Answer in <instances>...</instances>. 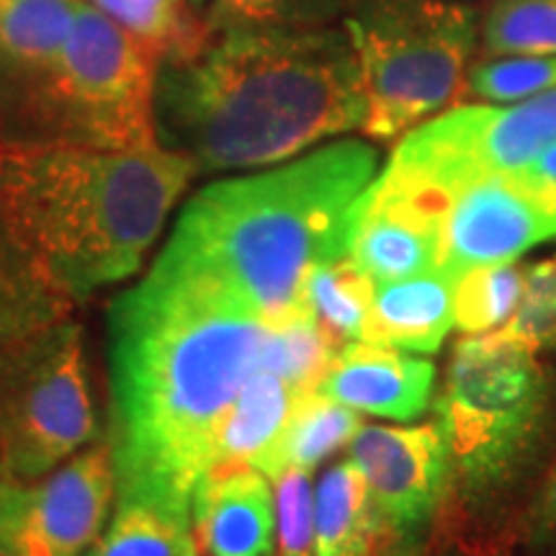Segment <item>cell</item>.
<instances>
[{
  "instance_id": "obj_1",
  "label": "cell",
  "mask_w": 556,
  "mask_h": 556,
  "mask_svg": "<svg viewBox=\"0 0 556 556\" xmlns=\"http://www.w3.org/2000/svg\"><path fill=\"white\" fill-rule=\"evenodd\" d=\"M109 332L116 503L191 516L222 422L266 366L270 325L204 278L155 261L114 299Z\"/></svg>"
},
{
  "instance_id": "obj_2",
  "label": "cell",
  "mask_w": 556,
  "mask_h": 556,
  "mask_svg": "<svg viewBox=\"0 0 556 556\" xmlns=\"http://www.w3.org/2000/svg\"><path fill=\"white\" fill-rule=\"evenodd\" d=\"M364 122V83L343 24L206 31L160 60L157 142L197 173L289 163Z\"/></svg>"
},
{
  "instance_id": "obj_3",
  "label": "cell",
  "mask_w": 556,
  "mask_h": 556,
  "mask_svg": "<svg viewBox=\"0 0 556 556\" xmlns=\"http://www.w3.org/2000/svg\"><path fill=\"white\" fill-rule=\"evenodd\" d=\"M377 168L374 144L332 139L278 168L208 184L157 263L204 278L270 328L309 315L307 278L345 258L348 214Z\"/></svg>"
},
{
  "instance_id": "obj_4",
  "label": "cell",
  "mask_w": 556,
  "mask_h": 556,
  "mask_svg": "<svg viewBox=\"0 0 556 556\" xmlns=\"http://www.w3.org/2000/svg\"><path fill=\"white\" fill-rule=\"evenodd\" d=\"M199 176L176 152L0 139V222L75 304L135 274Z\"/></svg>"
},
{
  "instance_id": "obj_5",
  "label": "cell",
  "mask_w": 556,
  "mask_h": 556,
  "mask_svg": "<svg viewBox=\"0 0 556 556\" xmlns=\"http://www.w3.org/2000/svg\"><path fill=\"white\" fill-rule=\"evenodd\" d=\"M163 52L78 0L60 58L0 111V139L106 150L160 148L155 86Z\"/></svg>"
},
{
  "instance_id": "obj_6",
  "label": "cell",
  "mask_w": 556,
  "mask_h": 556,
  "mask_svg": "<svg viewBox=\"0 0 556 556\" xmlns=\"http://www.w3.org/2000/svg\"><path fill=\"white\" fill-rule=\"evenodd\" d=\"M435 420L448 438L454 492L482 505L516 482L546 433L552 381L536 353L503 332L454 345Z\"/></svg>"
},
{
  "instance_id": "obj_7",
  "label": "cell",
  "mask_w": 556,
  "mask_h": 556,
  "mask_svg": "<svg viewBox=\"0 0 556 556\" xmlns=\"http://www.w3.org/2000/svg\"><path fill=\"white\" fill-rule=\"evenodd\" d=\"M340 24L361 67L364 131L379 142L451 109L482 34L467 0H353Z\"/></svg>"
},
{
  "instance_id": "obj_8",
  "label": "cell",
  "mask_w": 556,
  "mask_h": 556,
  "mask_svg": "<svg viewBox=\"0 0 556 556\" xmlns=\"http://www.w3.org/2000/svg\"><path fill=\"white\" fill-rule=\"evenodd\" d=\"M99 438L73 319L0 348V479L34 482Z\"/></svg>"
},
{
  "instance_id": "obj_9",
  "label": "cell",
  "mask_w": 556,
  "mask_h": 556,
  "mask_svg": "<svg viewBox=\"0 0 556 556\" xmlns=\"http://www.w3.org/2000/svg\"><path fill=\"white\" fill-rule=\"evenodd\" d=\"M554 142L556 88L505 106L467 103L402 135L377 180L433 212L462 186L523 168Z\"/></svg>"
},
{
  "instance_id": "obj_10",
  "label": "cell",
  "mask_w": 556,
  "mask_h": 556,
  "mask_svg": "<svg viewBox=\"0 0 556 556\" xmlns=\"http://www.w3.org/2000/svg\"><path fill=\"white\" fill-rule=\"evenodd\" d=\"M364 471L381 523L379 556H409L433 544L454 495V462L441 422L364 426L348 454Z\"/></svg>"
},
{
  "instance_id": "obj_11",
  "label": "cell",
  "mask_w": 556,
  "mask_h": 556,
  "mask_svg": "<svg viewBox=\"0 0 556 556\" xmlns=\"http://www.w3.org/2000/svg\"><path fill=\"white\" fill-rule=\"evenodd\" d=\"M116 500L109 441L90 443L34 482L0 479V552L86 556Z\"/></svg>"
},
{
  "instance_id": "obj_12",
  "label": "cell",
  "mask_w": 556,
  "mask_h": 556,
  "mask_svg": "<svg viewBox=\"0 0 556 556\" xmlns=\"http://www.w3.org/2000/svg\"><path fill=\"white\" fill-rule=\"evenodd\" d=\"M441 219L438 270L456 281L471 268L518 261L556 240V180L500 173L448 193L433 206Z\"/></svg>"
},
{
  "instance_id": "obj_13",
  "label": "cell",
  "mask_w": 556,
  "mask_h": 556,
  "mask_svg": "<svg viewBox=\"0 0 556 556\" xmlns=\"http://www.w3.org/2000/svg\"><path fill=\"white\" fill-rule=\"evenodd\" d=\"M345 258L374 283L438 270L441 219L374 178L348 214Z\"/></svg>"
},
{
  "instance_id": "obj_14",
  "label": "cell",
  "mask_w": 556,
  "mask_h": 556,
  "mask_svg": "<svg viewBox=\"0 0 556 556\" xmlns=\"http://www.w3.org/2000/svg\"><path fill=\"white\" fill-rule=\"evenodd\" d=\"M435 366L397 348L353 340L340 348L317 392L374 417L409 422L433 402Z\"/></svg>"
},
{
  "instance_id": "obj_15",
  "label": "cell",
  "mask_w": 556,
  "mask_h": 556,
  "mask_svg": "<svg viewBox=\"0 0 556 556\" xmlns=\"http://www.w3.org/2000/svg\"><path fill=\"white\" fill-rule=\"evenodd\" d=\"M191 523L208 556H274V482L255 467L208 469L193 492Z\"/></svg>"
},
{
  "instance_id": "obj_16",
  "label": "cell",
  "mask_w": 556,
  "mask_h": 556,
  "mask_svg": "<svg viewBox=\"0 0 556 556\" xmlns=\"http://www.w3.org/2000/svg\"><path fill=\"white\" fill-rule=\"evenodd\" d=\"M454 294L456 281L443 270L377 283L361 340L430 356L456 328Z\"/></svg>"
},
{
  "instance_id": "obj_17",
  "label": "cell",
  "mask_w": 556,
  "mask_h": 556,
  "mask_svg": "<svg viewBox=\"0 0 556 556\" xmlns=\"http://www.w3.org/2000/svg\"><path fill=\"white\" fill-rule=\"evenodd\" d=\"M78 0H0V111L60 58Z\"/></svg>"
},
{
  "instance_id": "obj_18",
  "label": "cell",
  "mask_w": 556,
  "mask_h": 556,
  "mask_svg": "<svg viewBox=\"0 0 556 556\" xmlns=\"http://www.w3.org/2000/svg\"><path fill=\"white\" fill-rule=\"evenodd\" d=\"M302 394L278 377L268 366H261L242 387L240 397L222 422L212 467H261L268 451L276 446L287 428L291 413Z\"/></svg>"
},
{
  "instance_id": "obj_19",
  "label": "cell",
  "mask_w": 556,
  "mask_h": 556,
  "mask_svg": "<svg viewBox=\"0 0 556 556\" xmlns=\"http://www.w3.org/2000/svg\"><path fill=\"white\" fill-rule=\"evenodd\" d=\"M381 523L366 477L351 458L332 464L315 486V554L379 556Z\"/></svg>"
},
{
  "instance_id": "obj_20",
  "label": "cell",
  "mask_w": 556,
  "mask_h": 556,
  "mask_svg": "<svg viewBox=\"0 0 556 556\" xmlns=\"http://www.w3.org/2000/svg\"><path fill=\"white\" fill-rule=\"evenodd\" d=\"M361 428H364V422H361V413L356 409L325 397L317 389L302 394L281 438L263 458L258 471L268 479L278 477L289 467L315 471L325 458L351 446Z\"/></svg>"
},
{
  "instance_id": "obj_21",
  "label": "cell",
  "mask_w": 556,
  "mask_h": 556,
  "mask_svg": "<svg viewBox=\"0 0 556 556\" xmlns=\"http://www.w3.org/2000/svg\"><path fill=\"white\" fill-rule=\"evenodd\" d=\"M75 302L47 281L0 222V348L73 315Z\"/></svg>"
},
{
  "instance_id": "obj_22",
  "label": "cell",
  "mask_w": 556,
  "mask_h": 556,
  "mask_svg": "<svg viewBox=\"0 0 556 556\" xmlns=\"http://www.w3.org/2000/svg\"><path fill=\"white\" fill-rule=\"evenodd\" d=\"M86 556H199L191 516L150 503H116Z\"/></svg>"
},
{
  "instance_id": "obj_23",
  "label": "cell",
  "mask_w": 556,
  "mask_h": 556,
  "mask_svg": "<svg viewBox=\"0 0 556 556\" xmlns=\"http://www.w3.org/2000/svg\"><path fill=\"white\" fill-rule=\"evenodd\" d=\"M374 291H377V283L364 270L348 258H340L312 270L304 299H307L309 315L317 319L325 336L343 348L345 343L361 340Z\"/></svg>"
},
{
  "instance_id": "obj_24",
  "label": "cell",
  "mask_w": 556,
  "mask_h": 556,
  "mask_svg": "<svg viewBox=\"0 0 556 556\" xmlns=\"http://www.w3.org/2000/svg\"><path fill=\"white\" fill-rule=\"evenodd\" d=\"M526 268L518 261L479 266L456 278L454 312L464 336H486L503 330L520 307Z\"/></svg>"
},
{
  "instance_id": "obj_25",
  "label": "cell",
  "mask_w": 556,
  "mask_h": 556,
  "mask_svg": "<svg viewBox=\"0 0 556 556\" xmlns=\"http://www.w3.org/2000/svg\"><path fill=\"white\" fill-rule=\"evenodd\" d=\"M353 0H212L208 31L235 29H323L336 26Z\"/></svg>"
},
{
  "instance_id": "obj_26",
  "label": "cell",
  "mask_w": 556,
  "mask_h": 556,
  "mask_svg": "<svg viewBox=\"0 0 556 556\" xmlns=\"http://www.w3.org/2000/svg\"><path fill=\"white\" fill-rule=\"evenodd\" d=\"M479 45L492 54H556V0H495Z\"/></svg>"
},
{
  "instance_id": "obj_27",
  "label": "cell",
  "mask_w": 556,
  "mask_h": 556,
  "mask_svg": "<svg viewBox=\"0 0 556 556\" xmlns=\"http://www.w3.org/2000/svg\"><path fill=\"white\" fill-rule=\"evenodd\" d=\"M556 88V54H492L477 60L467 88L477 101L518 103Z\"/></svg>"
},
{
  "instance_id": "obj_28",
  "label": "cell",
  "mask_w": 556,
  "mask_h": 556,
  "mask_svg": "<svg viewBox=\"0 0 556 556\" xmlns=\"http://www.w3.org/2000/svg\"><path fill=\"white\" fill-rule=\"evenodd\" d=\"M124 29L157 47L163 54L189 50L208 31L193 9H173L160 0H86Z\"/></svg>"
},
{
  "instance_id": "obj_29",
  "label": "cell",
  "mask_w": 556,
  "mask_h": 556,
  "mask_svg": "<svg viewBox=\"0 0 556 556\" xmlns=\"http://www.w3.org/2000/svg\"><path fill=\"white\" fill-rule=\"evenodd\" d=\"M505 338L526 345L528 351L556 348V255L526 266V289L520 307L503 330Z\"/></svg>"
},
{
  "instance_id": "obj_30",
  "label": "cell",
  "mask_w": 556,
  "mask_h": 556,
  "mask_svg": "<svg viewBox=\"0 0 556 556\" xmlns=\"http://www.w3.org/2000/svg\"><path fill=\"white\" fill-rule=\"evenodd\" d=\"M276 495L278 556L315 554V484L312 471L289 467L270 479Z\"/></svg>"
},
{
  "instance_id": "obj_31",
  "label": "cell",
  "mask_w": 556,
  "mask_h": 556,
  "mask_svg": "<svg viewBox=\"0 0 556 556\" xmlns=\"http://www.w3.org/2000/svg\"><path fill=\"white\" fill-rule=\"evenodd\" d=\"M523 544L536 554L556 552V464L523 518Z\"/></svg>"
},
{
  "instance_id": "obj_32",
  "label": "cell",
  "mask_w": 556,
  "mask_h": 556,
  "mask_svg": "<svg viewBox=\"0 0 556 556\" xmlns=\"http://www.w3.org/2000/svg\"><path fill=\"white\" fill-rule=\"evenodd\" d=\"M409 556H467V554L458 552V548H454V546H435V544H430L428 548H422V552L409 554Z\"/></svg>"
},
{
  "instance_id": "obj_33",
  "label": "cell",
  "mask_w": 556,
  "mask_h": 556,
  "mask_svg": "<svg viewBox=\"0 0 556 556\" xmlns=\"http://www.w3.org/2000/svg\"><path fill=\"white\" fill-rule=\"evenodd\" d=\"M160 3H168V5H173V9H191L186 0H160Z\"/></svg>"
},
{
  "instance_id": "obj_34",
  "label": "cell",
  "mask_w": 556,
  "mask_h": 556,
  "mask_svg": "<svg viewBox=\"0 0 556 556\" xmlns=\"http://www.w3.org/2000/svg\"><path fill=\"white\" fill-rule=\"evenodd\" d=\"M186 3H189V5H191V9H199V5H204V3H206V0H186Z\"/></svg>"
},
{
  "instance_id": "obj_35",
  "label": "cell",
  "mask_w": 556,
  "mask_h": 556,
  "mask_svg": "<svg viewBox=\"0 0 556 556\" xmlns=\"http://www.w3.org/2000/svg\"><path fill=\"white\" fill-rule=\"evenodd\" d=\"M0 556H5V554H3V552H0Z\"/></svg>"
},
{
  "instance_id": "obj_36",
  "label": "cell",
  "mask_w": 556,
  "mask_h": 556,
  "mask_svg": "<svg viewBox=\"0 0 556 556\" xmlns=\"http://www.w3.org/2000/svg\"><path fill=\"white\" fill-rule=\"evenodd\" d=\"M312 556H317V554H312Z\"/></svg>"
}]
</instances>
